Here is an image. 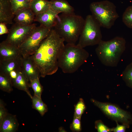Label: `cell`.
<instances>
[{
    "label": "cell",
    "mask_w": 132,
    "mask_h": 132,
    "mask_svg": "<svg viewBox=\"0 0 132 132\" xmlns=\"http://www.w3.org/2000/svg\"><path fill=\"white\" fill-rule=\"evenodd\" d=\"M9 30L7 29L6 24L2 23H0V35L8 34Z\"/></svg>",
    "instance_id": "f546056e"
},
{
    "label": "cell",
    "mask_w": 132,
    "mask_h": 132,
    "mask_svg": "<svg viewBox=\"0 0 132 132\" xmlns=\"http://www.w3.org/2000/svg\"><path fill=\"white\" fill-rule=\"evenodd\" d=\"M59 131L60 132H65V131L64 130V129L62 127H60L59 128Z\"/></svg>",
    "instance_id": "1f68e13d"
},
{
    "label": "cell",
    "mask_w": 132,
    "mask_h": 132,
    "mask_svg": "<svg viewBox=\"0 0 132 132\" xmlns=\"http://www.w3.org/2000/svg\"><path fill=\"white\" fill-rule=\"evenodd\" d=\"M116 127L113 129V131L115 132H125L126 127L124 125H121L117 123Z\"/></svg>",
    "instance_id": "4dcf8cb0"
},
{
    "label": "cell",
    "mask_w": 132,
    "mask_h": 132,
    "mask_svg": "<svg viewBox=\"0 0 132 132\" xmlns=\"http://www.w3.org/2000/svg\"></svg>",
    "instance_id": "836d02e7"
},
{
    "label": "cell",
    "mask_w": 132,
    "mask_h": 132,
    "mask_svg": "<svg viewBox=\"0 0 132 132\" xmlns=\"http://www.w3.org/2000/svg\"><path fill=\"white\" fill-rule=\"evenodd\" d=\"M7 110L5 107V104L3 100H0V123L8 114Z\"/></svg>",
    "instance_id": "83f0119b"
},
{
    "label": "cell",
    "mask_w": 132,
    "mask_h": 132,
    "mask_svg": "<svg viewBox=\"0 0 132 132\" xmlns=\"http://www.w3.org/2000/svg\"><path fill=\"white\" fill-rule=\"evenodd\" d=\"M96 125L97 131L99 132H109L113 130L109 128L100 122H97L96 123Z\"/></svg>",
    "instance_id": "f1b7e54d"
},
{
    "label": "cell",
    "mask_w": 132,
    "mask_h": 132,
    "mask_svg": "<svg viewBox=\"0 0 132 132\" xmlns=\"http://www.w3.org/2000/svg\"><path fill=\"white\" fill-rule=\"evenodd\" d=\"M50 8L59 14H70L74 13V9L65 0H51Z\"/></svg>",
    "instance_id": "ac0fdd59"
},
{
    "label": "cell",
    "mask_w": 132,
    "mask_h": 132,
    "mask_svg": "<svg viewBox=\"0 0 132 132\" xmlns=\"http://www.w3.org/2000/svg\"><path fill=\"white\" fill-rule=\"evenodd\" d=\"M81 119L74 117L73 121L70 126V128L72 132H78L81 131Z\"/></svg>",
    "instance_id": "4316f807"
},
{
    "label": "cell",
    "mask_w": 132,
    "mask_h": 132,
    "mask_svg": "<svg viewBox=\"0 0 132 132\" xmlns=\"http://www.w3.org/2000/svg\"><path fill=\"white\" fill-rule=\"evenodd\" d=\"M27 0L28 1L30 2L32 1L33 0Z\"/></svg>",
    "instance_id": "d6a6232c"
},
{
    "label": "cell",
    "mask_w": 132,
    "mask_h": 132,
    "mask_svg": "<svg viewBox=\"0 0 132 132\" xmlns=\"http://www.w3.org/2000/svg\"><path fill=\"white\" fill-rule=\"evenodd\" d=\"M89 8L92 15L100 26L104 28H111L119 17L115 5L108 0L92 2Z\"/></svg>",
    "instance_id": "5b68a950"
},
{
    "label": "cell",
    "mask_w": 132,
    "mask_h": 132,
    "mask_svg": "<svg viewBox=\"0 0 132 132\" xmlns=\"http://www.w3.org/2000/svg\"><path fill=\"white\" fill-rule=\"evenodd\" d=\"M65 41L52 28L34 53L30 56L38 69L41 77L55 73L59 67L58 59Z\"/></svg>",
    "instance_id": "6da1fadb"
},
{
    "label": "cell",
    "mask_w": 132,
    "mask_h": 132,
    "mask_svg": "<svg viewBox=\"0 0 132 132\" xmlns=\"http://www.w3.org/2000/svg\"><path fill=\"white\" fill-rule=\"evenodd\" d=\"M59 13L50 8L46 11L35 16L34 21L40 25L52 29L55 26Z\"/></svg>",
    "instance_id": "7c38bea8"
},
{
    "label": "cell",
    "mask_w": 132,
    "mask_h": 132,
    "mask_svg": "<svg viewBox=\"0 0 132 132\" xmlns=\"http://www.w3.org/2000/svg\"><path fill=\"white\" fill-rule=\"evenodd\" d=\"M52 29L41 25L36 27L18 47L22 57H26L33 55L42 42L48 35Z\"/></svg>",
    "instance_id": "52a82bcc"
},
{
    "label": "cell",
    "mask_w": 132,
    "mask_h": 132,
    "mask_svg": "<svg viewBox=\"0 0 132 132\" xmlns=\"http://www.w3.org/2000/svg\"><path fill=\"white\" fill-rule=\"evenodd\" d=\"M122 76L127 84L132 87V63L126 67L122 72Z\"/></svg>",
    "instance_id": "d4e9b609"
},
{
    "label": "cell",
    "mask_w": 132,
    "mask_h": 132,
    "mask_svg": "<svg viewBox=\"0 0 132 132\" xmlns=\"http://www.w3.org/2000/svg\"><path fill=\"white\" fill-rule=\"evenodd\" d=\"M22 67L29 82L41 77L39 70L30 56L23 57Z\"/></svg>",
    "instance_id": "8fae6325"
},
{
    "label": "cell",
    "mask_w": 132,
    "mask_h": 132,
    "mask_svg": "<svg viewBox=\"0 0 132 132\" xmlns=\"http://www.w3.org/2000/svg\"><path fill=\"white\" fill-rule=\"evenodd\" d=\"M122 21L127 27L132 29V5L128 7L123 12Z\"/></svg>",
    "instance_id": "603a6c76"
},
{
    "label": "cell",
    "mask_w": 132,
    "mask_h": 132,
    "mask_svg": "<svg viewBox=\"0 0 132 132\" xmlns=\"http://www.w3.org/2000/svg\"><path fill=\"white\" fill-rule=\"evenodd\" d=\"M85 22L81 16L74 13H62L57 16L53 28L67 43L76 44L78 41Z\"/></svg>",
    "instance_id": "7a4b0ae2"
},
{
    "label": "cell",
    "mask_w": 132,
    "mask_h": 132,
    "mask_svg": "<svg viewBox=\"0 0 132 132\" xmlns=\"http://www.w3.org/2000/svg\"><path fill=\"white\" fill-rule=\"evenodd\" d=\"M21 55L18 47L4 41L0 44V60L13 58Z\"/></svg>",
    "instance_id": "9a60e30c"
},
{
    "label": "cell",
    "mask_w": 132,
    "mask_h": 132,
    "mask_svg": "<svg viewBox=\"0 0 132 132\" xmlns=\"http://www.w3.org/2000/svg\"><path fill=\"white\" fill-rule=\"evenodd\" d=\"M126 44L125 39L119 36L107 41L102 40L96 49V53L103 65L116 67L125 50Z\"/></svg>",
    "instance_id": "277c9868"
},
{
    "label": "cell",
    "mask_w": 132,
    "mask_h": 132,
    "mask_svg": "<svg viewBox=\"0 0 132 132\" xmlns=\"http://www.w3.org/2000/svg\"><path fill=\"white\" fill-rule=\"evenodd\" d=\"M14 16L10 0H0V23L12 24Z\"/></svg>",
    "instance_id": "4fadbf2b"
},
{
    "label": "cell",
    "mask_w": 132,
    "mask_h": 132,
    "mask_svg": "<svg viewBox=\"0 0 132 132\" xmlns=\"http://www.w3.org/2000/svg\"><path fill=\"white\" fill-rule=\"evenodd\" d=\"M85 108L86 106L83 99L82 98H80L75 106L74 117L81 119Z\"/></svg>",
    "instance_id": "484cf974"
},
{
    "label": "cell",
    "mask_w": 132,
    "mask_h": 132,
    "mask_svg": "<svg viewBox=\"0 0 132 132\" xmlns=\"http://www.w3.org/2000/svg\"><path fill=\"white\" fill-rule=\"evenodd\" d=\"M100 27L92 15H87L77 44L83 48L98 44L102 40Z\"/></svg>",
    "instance_id": "8992f818"
},
{
    "label": "cell",
    "mask_w": 132,
    "mask_h": 132,
    "mask_svg": "<svg viewBox=\"0 0 132 132\" xmlns=\"http://www.w3.org/2000/svg\"><path fill=\"white\" fill-rule=\"evenodd\" d=\"M19 125L16 116L8 113L0 123V132H16Z\"/></svg>",
    "instance_id": "2e32d148"
},
{
    "label": "cell",
    "mask_w": 132,
    "mask_h": 132,
    "mask_svg": "<svg viewBox=\"0 0 132 132\" xmlns=\"http://www.w3.org/2000/svg\"><path fill=\"white\" fill-rule=\"evenodd\" d=\"M22 58L21 55L13 58L0 60V73L8 77L9 73L12 71H21Z\"/></svg>",
    "instance_id": "30bf717a"
},
{
    "label": "cell",
    "mask_w": 132,
    "mask_h": 132,
    "mask_svg": "<svg viewBox=\"0 0 132 132\" xmlns=\"http://www.w3.org/2000/svg\"><path fill=\"white\" fill-rule=\"evenodd\" d=\"M89 56L88 52L76 44L65 45L59 56V67L65 73L77 71L85 62Z\"/></svg>",
    "instance_id": "3957f363"
},
{
    "label": "cell",
    "mask_w": 132,
    "mask_h": 132,
    "mask_svg": "<svg viewBox=\"0 0 132 132\" xmlns=\"http://www.w3.org/2000/svg\"><path fill=\"white\" fill-rule=\"evenodd\" d=\"M91 101L105 114L113 118L127 124L131 119V116L127 112L114 105L101 102L93 99Z\"/></svg>",
    "instance_id": "9c48e42d"
},
{
    "label": "cell",
    "mask_w": 132,
    "mask_h": 132,
    "mask_svg": "<svg viewBox=\"0 0 132 132\" xmlns=\"http://www.w3.org/2000/svg\"><path fill=\"white\" fill-rule=\"evenodd\" d=\"M39 79V78H38L31 81L30 84V87L34 91V95L41 98L43 87L40 82Z\"/></svg>",
    "instance_id": "cb8c5ba5"
},
{
    "label": "cell",
    "mask_w": 132,
    "mask_h": 132,
    "mask_svg": "<svg viewBox=\"0 0 132 132\" xmlns=\"http://www.w3.org/2000/svg\"><path fill=\"white\" fill-rule=\"evenodd\" d=\"M32 108L37 110L41 116H43L48 111L47 105L42 100L41 98L34 95L31 99Z\"/></svg>",
    "instance_id": "ffe728a7"
},
{
    "label": "cell",
    "mask_w": 132,
    "mask_h": 132,
    "mask_svg": "<svg viewBox=\"0 0 132 132\" xmlns=\"http://www.w3.org/2000/svg\"><path fill=\"white\" fill-rule=\"evenodd\" d=\"M13 86L18 89L25 92L31 99L32 96L29 90L30 84L22 70L19 73L18 75L12 82Z\"/></svg>",
    "instance_id": "e0dca14e"
},
{
    "label": "cell",
    "mask_w": 132,
    "mask_h": 132,
    "mask_svg": "<svg viewBox=\"0 0 132 132\" xmlns=\"http://www.w3.org/2000/svg\"><path fill=\"white\" fill-rule=\"evenodd\" d=\"M14 14L18 11L25 8H29L30 2L27 0H10Z\"/></svg>",
    "instance_id": "7402d4cb"
},
{
    "label": "cell",
    "mask_w": 132,
    "mask_h": 132,
    "mask_svg": "<svg viewBox=\"0 0 132 132\" xmlns=\"http://www.w3.org/2000/svg\"><path fill=\"white\" fill-rule=\"evenodd\" d=\"M12 82L6 75L0 73V89L2 91L10 93L13 90Z\"/></svg>",
    "instance_id": "44dd1931"
},
{
    "label": "cell",
    "mask_w": 132,
    "mask_h": 132,
    "mask_svg": "<svg viewBox=\"0 0 132 132\" xmlns=\"http://www.w3.org/2000/svg\"><path fill=\"white\" fill-rule=\"evenodd\" d=\"M29 8L35 16L50 8V1L46 0H33L30 2Z\"/></svg>",
    "instance_id": "d6986e66"
},
{
    "label": "cell",
    "mask_w": 132,
    "mask_h": 132,
    "mask_svg": "<svg viewBox=\"0 0 132 132\" xmlns=\"http://www.w3.org/2000/svg\"><path fill=\"white\" fill-rule=\"evenodd\" d=\"M35 15L30 8L19 10L15 14L13 20L18 24L28 25L32 24L34 21Z\"/></svg>",
    "instance_id": "5bb4252c"
},
{
    "label": "cell",
    "mask_w": 132,
    "mask_h": 132,
    "mask_svg": "<svg viewBox=\"0 0 132 132\" xmlns=\"http://www.w3.org/2000/svg\"><path fill=\"white\" fill-rule=\"evenodd\" d=\"M35 24L23 25L15 23L9 30L6 39L4 41L19 47L27 39L36 27Z\"/></svg>",
    "instance_id": "ba28073f"
}]
</instances>
